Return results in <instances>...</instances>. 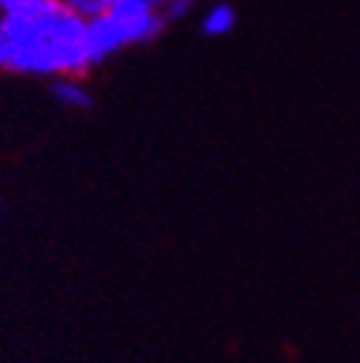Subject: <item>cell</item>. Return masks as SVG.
Segmentation results:
<instances>
[{"instance_id":"6da1fadb","label":"cell","mask_w":360,"mask_h":363,"mask_svg":"<svg viewBox=\"0 0 360 363\" xmlns=\"http://www.w3.org/2000/svg\"><path fill=\"white\" fill-rule=\"evenodd\" d=\"M0 26L9 40V69L78 78L93 67L86 21L64 6L47 18L4 15Z\"/></svg>"},{"instance_id":"7a4b0ae2","label":"cell","mask_w":360,"mask_h":363,"mask_svg":"<svg viewBox=\"0 0 360 363\" xmlns=\"http://www.w3.org/2000/svg\"><path fill=\"white\" fill-rule=\"evenodd\" d=\"M164 0H110L107 15L121 26L127 43H147L164 29Z\"/></svg>"},{"instance_id":"3957f363","label":"cell","mask_w":360,"mask_h":363,"mask_svg":"<svg viewBox=\"0 0 360 363\" xmlns=\"http://www.w3.org/2000/svg\"><path fill=\"white\" fill-rule=\"evenodd\" d=\"M86 40H89V58H93V64H101L104 58L127 47V35L107 12L86 21Z\"/></svg>"},{"instance_id":"277c9868","label":"cell","mask_w":360,"mask_h":363,"mask_svg":"<svg viewBox=\"0 0 360 363\" xmlns=\"http://www.w3.org/2000/svg\"><path fill=\"white\" fill-rule=\"evenodd\" d=\"M61 9V0H0V15L47 18Z\"/></svg>"},{"instance_id":"5b68a950","label":"cell","mask_w":360,"mask_h":363,"mask_svg":"<svg viewBox=\"0 0 360 363\" xmlns=\"http://www.w3.org/2000/svg\"><path fill=\"white\" fill-rule=\"evenodd\" d=\"M52 96H55L64 107H69V110H89V107H93V96H89L75 78H61V81L52 86Z\"/></svg>"},{"instance_id":"8992f818","label":"cell","mask_w":360,"mask_h":363,"mask_svg":"<svg viewBox=\"0 0 360 363\" xmlns=\"http://www.w3.org/2000/svg\"><path fill=\"white\" fill-rule=\"evenodd\" d=\"M234 26H237V12H234V6H228V4H216L213 9H208V15H205V21H202V32L210 35V38L228 35Z\"/></svg>"},{"instance_id":"52a82bcc","label":"cell","mask_w":360,"mask_h":363,"mask_svg":"<svg viewBox=\"0 0 360 363\" xmlns=\"http://www.w3.org/2000/svg\"><path fill=\"white\" fill-rule=\"evenodd\" d=\"M61 6L75 12L78 18L89 21V18H99L110 9V0H61Z\"/></svg>"},{"instance_id":"ba28073f","label":"cell","mask_w":360,"mask_h":363,"mask_svg":"<svg viewBox=\"0 0 360 363\" xmlns=\"http://www.w3.org/2000/svg\"><path fill=\"white\" fill-rule=\"evenodd\" d=\"M191 4H193V0H164V4H162V15L167 21H179V18H185L191 12Z\"/></svg>"},{"instance_id":"9c48e42d","label":"cell","mask_w":360,"mask_h":363,"mask_svg":"<svg viewBox=\"0 0 360 363\" xmlns=\"http://www.w3.org/2000/svg\"><path fill=\"white\" fill-rule=\"evenodd\" d=\"M0 67H9V40L4 35V26H0Z\"/></svg>"}]
</instances>
